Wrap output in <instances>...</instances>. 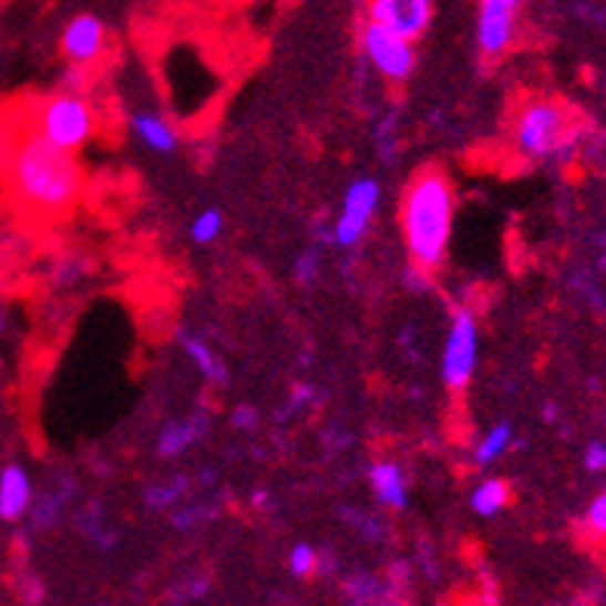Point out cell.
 I'll return each mask as SVG.
<instances>
[{
    "label": "cell",
    "instance_id": "1",
    "mask_svg": "<svg viewBox=\"0 0 606 606\" xmlns=\"http://www.w3.org/2000/svg\"><path fill=\"white\" fill-rule=\"evenodd\" d=\"M0 183L34 220L65 217L84 189V171L72 152L31 134L19 109L0 115Z\"/></svg>",
    "mask_w": 606,
    "mask_h": 606
},
{
    "label": "cell",
    "instance_id": "2",
    "mask_svg": "<svg viewBox=\"0 0 606 606\" xmlns=\"http://www.w3.org/2000/svg\"><path fill=\"white\" fill-rule=\"evenodd\" d=\"M455 183L440 167H421L400 198V233L412 267L440 269L449 257L455 226Z\"/></svg>",
    "mask_w": 606,
    "mask_h": 606
},
{
    "label": "cell",
    "instance_id": "3",
    "mask_svg": "<svg viewBox=\"0 0 606 606\" xmlns=\"http://www.w3.org/2000/svg\"><path fill=\"white\" fill-rule=\"evenodd\" d=\"M514 146L530 162H557L569 158L578 148L582 127L573 105L554 96H530L520 105L511 124Z\"/></svg>",
    "mask_w": 606,
    "mask_h": 606
},
{
    "label": "cell",
    "instance_id": "4",
    "mask_svg": "<svg viewBox=\"0 0 606 606\" xmlns=\"http://www.w3.org/2000/svg\"><path fill=\"white\" fill-rule=\"evenodd\" d=\"M31 134L47 140L50 146L78 155L96 134V109L84 93L60 90L50 96H38L25 105H16Z\"/></svg>",
    "mask_w": 606,
    "mask_h": 606
},
{
    "label": "cell",
    "instance_id": "5",
    "mask_svg": "<svg viewBox=\"0 0 606 606\" xmlns=\"http://www.w3.org/2000/svg\"><path fill=\"white\" fill-rule=\"evenodd\" d=\"M476 362H480V328H476V316L468 307H459V310L452 312V319H449L443 356H440L443 384L452 393H464L473 381Z\"/></svg>",
    "mask_w": 606,
    "mask_h": 606
},
{
    "label": "cell",
    "instance_id": "6",
    "mask_svg": "<svg viewBox=\"0 0 606 606\" xmlns=\"http://www.w3.org/2000/svg\"><path fill=\"white\" fill-rule=\"evenodd\" d=\"M359 47H362V57L369 60L371 69L390 84H405L414 74V65H418L414 41L402 38L397 31L366 19V25L359 31Z\"/></svg>",
    "mask_w": 606,
    "mask_h": 606
},
{
    "label": "cell",
    "instance_id": "7",
    "mask_svg": "<svg viewBox=\"0 0 606 606\" xmlns=\"http://www.w3.org/2000/svg\"><path fill=\"white\" fill-rule=\"evenodd\" d=\"M378 205H381V186H378V179H353L347 186V193H343L338 220L331 226V242L338 248H356L366 238V233H369Z\"/></svg>",
    "mask_w": 606,
    "mask_h": 606
},
{
    "label": "cell",
    "instance_id": "8",
    "mask_svg": "<svg viewBox=\"0 0 606 606\" xmlns=\"http://www.w3.org/2000/svg\"><path fill=\"white\" fill-rule=\"evenodd\" d=\"M366 19L418 41L433 22V0H369Z\"/></svg>",
    "mask_w": 606,
    "mask_h": 606
},
{
    "label": "cell",
    "instance_id": "9",
    "mask_svg": "<svg viewBox=\"0 0 606 606\" xmlns=\"http://www.w3.org/2000/svg\"><path fill=\"white\" fill-rule=\"evenodd\" d=\"M105 44H109V31H105V22L100 16H74L72 22L62 29V57L69 60V65H78V69H88L100 60L105 53Z\"/></svg>",
    "mask_w": 606,
    "mask_h": 606
},
{
    "label": "cell",
    "instance_id": "10",
    "mask_svg": "<svg viewBox=\"0 0 606 606\" xmlns=\"http://www.w3.org/2000/svg\"><path fill=\"white\" fill-rule=\"evenodd\" d=\"M520 13L511 10H495V7H480L476 10V47L483 60H502L511 47L517 44Z\"/></svg>",
    "mask_w": 606,
    "mask_h": 606
},
{
    "label": "cell",
    "instance_id": "11",
    "mask_svg": "<svg viewBox=\"0 0 606 606\" xmlns=\"http://www.w3.org/2000/svg\"><path fill=\"white\" fill-rule=\"evenodd\" d=\"M207 433V418L205 414H193V418H177V421H167L158 436H155V449H158V459L174 461L179 455H186L193 445L205 440Z\"/></svg>",
    "mask_w": 606,
    "mask_h": 606
},
{
    "label": "cell",
    "instance_id": "12",
    "mask_svg": "<svg viewBox=\"0 0 606 606\" xmlns=\"http://www.w3.org/2000/svg\"><path fill=\"white\" fill-rule=\"evenodd\" d=\"M34 502L29 471L22 464H7L0 471V520H22Z\"/></svg>",
    "mask_w": 606,
    "mask_h": 606
},
{
    "label": "cell",
    "instance_id": "13",
    "mask_svg": "<svg viewBox=\"0 0 606 606\" xmlns=\"http://www.w3.org/2000/svg\"><path fill=\"white\" fill-rule=\"evenodd\" d=\"M369 486L374 492V499L384 507L402 511L409 504V480H405V471L397 461H374L369 468Z\"/></svg>",
    "mask_w": 606,
    "mask_h": 606
},
{
    "label": "cell",
    "instance_id": "14",
    "mask_svg": "<svg viewBox=\"0 0 606 606\" xmlns=\"http://www.w3.org/2000/svg\"><path fill=\"white\" fill-rule=\"evenodd\" d=\"M131 131L143 146H148L152 152H162V155H171L179 146V131L158 112H134Z\"/></svg>",
    "mask_w": 606,
    "mask_h": 606
},
{
    "label": "cell",
    "instance_id": "15",
    "mask_svg": "<svg viewBox=\"0 0 606 606\" xmlns=\"http://www.w3.org/2000/svg\"><path fill=\"white\" fill-rule=\"evenodd\" d=\"M177 340H179V347H183V353L189 356V362L198 369V374L205 378L207 384H223V381L229 378L226 362H223L220 356H217V350H214L205 338L189 335V331H179Z\"/></svg>",
    "mask_w": 606,
    "mask_h": 606
},
{
    "label": "cell",
    "instance_id": "16",
    "mask_svg": "<svg viewBox=\"0 0 606 606\" xmlns=\"http://www.w3.org/2000/svg\"><path fill=\"white\" fill-rule=\"evenodd\" d=\"M514 449V428L507 424V421H499V424H492V428L476 440L473 445V461L480 464V468H486V464H495V461L507 455Z\"/></svg>",
    "mask_w": 606,
    "mask_h": 606
},
{
    "label": "cell",
    "instance_id": "17",
    "mask_svg": "<svg viewBox=\"0 0 606 606\" xmlns=\"http://www.w3.org/2000/svg\"><path fill=\"white\" fill-rule=\"evenodd\" d=\"M507 504H511V486L499 476H489L483 483H476V489L471 492V507L480 517H495Z\"/></svg>",
    "mask_w": 606,
    "mask_h": 606
},
{
    "label": "cell",
    "instance_id": "18",
    "mask_svg": "<svg viewBox=\"0 0 606 606\" xmlns=\"http://www.w3.org/2000/svg\"><path fill=\"white\" fill-rule=\"evenodd\" d=\"M186 489H189V480H186L183 473H174L171 480L152 483V486L146 489V504L148 507H158V511L174 507V504H179V499L186 495Z\"/></svg>",
    "mask_w": 606,
    "mask_h": 606
},
{
    "label": "cell",
    "instance_id": "19",
    "mask_svg": "<svg viewBox=\"0 0 606 606\" xmlns=\"http://www.w3.org/2000/svg\"><path fill=\"white\" fill-rule=\"evenodd\" d=\"M223 233V214L217 207H205L198 217L189 226V236H193L195 245H210V242H217Z\"/></svg>",
    "mask_w": 606,
    "mask_h": 606
},
{
    "label": "cell",
    "instance_id": "20",
    "mask_svg": "<svg viewBox=\"0 0 606 606\" xmlns=\"http://www.w3.org/2000/svg\"><path fill=\"white\" fill-rule=\"evenodd\" d=\"M582 523H585V533H588V538H592V542H604V535H606V495L604 492H600V495H594Z\"/></svg>",
    "mask_w": 606,
    "mask_h": 606
},
{
    "label": "cell",
    "instance_id": "21",
    "mask_svg": "<svg viewBox=\"0 0 606 606\" xmlns=\"http://www.w3.org/2000/svg\"><path fill=\"white\" fill-rule=\"evenodd\" d=\"M316 397H319V393H316V387L312 384H297L295 390H291V397H288V405L279 412V418L281 421H291V418H297L300 412H307L312 402H316Z\"/></svg>",
    "mask_w": 606,
    "mask_h": 606
},
{
    "label": "cell",
    "instance_id": "22",
    "mask_svg": "<svg viewBox=\"0 0 606 606\" xmlns=\"http://www.w3.org/2000/svg\"><path fill=\"white\" fill-rule=\"evenodd\" d=\"M288 566H291V573L295 576H312L316 573V566H319V554H316V547L312 545H295L291 551V557H288Z\"/></svg>",
    "mask_w": 606,
    "mask_h": 606
},
{
    "label": "cell",
    "instance_id": "23",
    "mask_svg": "<svg viewBox=\"0 0 606 606\" xmlns=\"http://www.w3.org/2000/svg\"><path fill=\"white\" fill-rule=\"evenodd\" d=\"M319 269H322V260H319V251H304L297 254L295 260V279L300 285H312L319 279Z\"/></svg>",
    "mask_w": 606,
    "mask_h": 606
},
{
    "label": "cell",
    "instance_id": "24",
    "mask_svg": "<svg viewBox=\"0 0 606 606\" xmlns=\"http://www.w3.org/2000/svg\"><path fill=\"white\" fill-rule=\"evenodd\" d=\"M582 464H585V471L588 473H604L606 468L604 440H592V443L585 445V452H582Z\"/></svg>",
    "mask_w": 606,
    "mask_h": 606
},
{
    "label": "cell",
    "instance_id": "25",
    "mask_svg": "<svg viewBox=\"0 0 606 606\" xmlns=\"http://www.w3.org/2000/svg\"><path fill=\"white\" fill-rule=\"evenodd\" d=\"M229 421H233V428L236 430H254L257 428V421H260V414H257L254 405L242 402V405H236V409L229 412Z\"/></svg>",
    "mask_w": 606,
    "mask_h": 606
},
{
    "label": "cell",
    "instance_id": "26",
    "mask_svg": "<svg viewBox=\"0 0 606 606\" xmlns=\"http://www.w3.org/2000/svg\"><path fill=\"white\" fill-rule=\"evenodd\" d=\"M480 7H495V10H511V13H520L523 0H480Z\"/></svg>",
    "mask_w": 606,
    "mask_h": 606
},
{
    "label": "cell",
    "instance_id": "27",
    "mask_svg": "<svg viewBox=\"0 0 606 606\" xmlns=\"http://www.w3.org/2000/svg\"><path fill=\"white\" fill-rule=\"evenodd\" d=\"M7 264H10V238H7L3 226H0V273L7 269Z\"/></svg>",
    "mask_w": 606,
    "mask_h": 606
},
{
    "label": "cell",
    "instance_id": "28",
    "mask_svg": "<svg viewBox=\"0 0 606 606\" xmlns=\"http://www.w3.org/2000/svg\"><path fill=\"white\" fill-rule=\"evenodd\" d=\"M3 322H7V319H3V300H0V331H3Z\"/></svg>",
    "mask_w": 606,
    "mask_h": 606
}]
</instances>
